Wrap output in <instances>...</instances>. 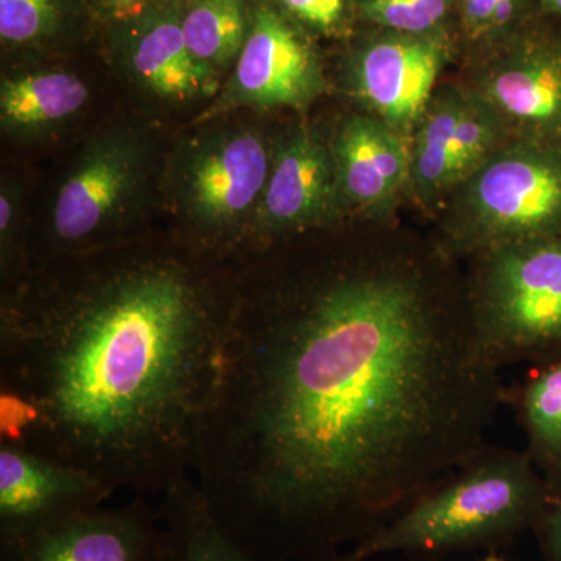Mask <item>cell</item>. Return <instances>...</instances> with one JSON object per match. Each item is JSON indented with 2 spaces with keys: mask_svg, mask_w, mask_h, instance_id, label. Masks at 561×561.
Instances as JSON below:
<instances>
[{
  "mask_svg": "<svg viewBox=\"0 0 561 561\" xmlns=\"http://www.w3.org/2000/svg\"><path fill=\"white\" fill-rule=\"evenodd\" d=\"M437 265L339 262L236 295L191 478L262 561H337L490 445L507 400Z\"/></svg>",
  "mask_w": 561,
  "mask_h": 561,
  "instance_id": "6da1fadb",
  "label": "cell"
},
{
  "mask_svg": "<svg viewBox=\"0 0 561 561\" xmlns=\"http://www.w3.org/2000/svg\"><path fill=\"white\" fill-rule=\"evenodd\" d=\"M197 262L139 254L20 284L0 327V391L27 402L24 448L114 491L190 478L236 295Z\"/></svg>",
  "mask_w": 561,
  "mask_h": 561,
  "instance_id": "7a4b0ae2",
  "label": "cell"
},
{
  "mask_svg": "<svg viewBox=\"0 0 561 561\" xmlns=\"http://www.w3.org/2000/svg\"><path fill=\"white\" fill-rule=\"evenodd\" d=\"M549 500L551 490L526 451L489 445L337 561L494 551L534 530Z\"/></svg>",
  "mask_w": 561,
  "mask_h": 561,
  "instance_id": "3957f363",
  "label": "cell"
},
{
  "mask_svg": "<svg viewBox=\"0 0 561 561\" xmlns=\"http://www.w3.org/2000/svg\"><path fill=\"white\" fill-rule=\"evenodd\" d=\"M453 197L440 249L448 256L561 234V146L516 136Z\"/></svg>",
  "mask_w": 561,
  "mask_h": 561,
  "instance_id": "277c9868",
  "label": "cell"
},
{
  "mask_svg": "<svg viewBox=\"0 0 561 561\" xmlns=\"http://www.w3.org/2000/svg\"><path fill=\"white\" fill-rule=\"evenodd\" d=\"M467 287L479 341L497 368L561 351V234L476 254Z\"/></svg>",
  "mask_w": 561,
  "mask_h": 561,
  "instance_id": "5b68a950",
  "label": "cell"
},
{
  "mask_svg": "<svg viewBox=\"0 0 561 561\" xmlns=\"http://www.w3.org/2000/svg\"><path fill=\"white\" fill-rule=\"evenodd\" d=\"M273 146L251 128L195 139L176 161L173 195L203 243L234 241L251 228L272 168Z\"/></svg>",
  "mask_w": 561,
  "mask_h": 561,
  "instance_id": "8992f818",
  "label": "cell"
},
{
  "mask_svg": "<svg viewBox=\"0 0 561 561\" xmlns=\"http://www.w3.org/2000/svg\"><path fill=\"white\" fill-rule=\"evenodd\" d=\"M507 131L472 88L435 91L412 135L409 190L423 205H437L507 142Z\"/></svg>",
  "mask_w": 561,
  "mask_h": 561,
  "instance_id": "52a82bcc",
  "label": "cell"
},
{
  "mask_svg": "<svg viewBox=\"0 0 561 561\" xmlns=\"http://www.w3.org/2000/svg\"><path fill=\"white\" fill-rule=\"evenodd\" d=\"M327 87L309 41L278 10L262 5L251 16L249 36L234 72L208 117L239 106L306 108Z\"/></svg>",
  "mask_w": 561,
  "mask_h": 561,
  "instance_id": "ba28073f",
  "label": "cell"
},
{
  "mask_svg": "<svg viewBox=\"0 0 561 561\" xmlns=\"http://www.w3.org/2000/svg\"><path fill=\"white\" fill-rule=\"evenodd\" d=\"M343 206L331 140L302 125L273 144L272 168L250 232L262 242L330 227Z\"/></svg>",
  "mask_w": 561,
  "mask_h": 561,
  "instance_id": "9c48e42d",
  "label": "cell"
},
{
  "mask_svg": "<svg viewBox=\"0 0 561 561\" xmlns=\"http://www.w3.org/2000/svg\"><path fill=\"white\" fill-rule=\"evenodd\" d=\"M448 49L437 32L389 31L354 55L348 70L351 94L368 114L412 138L434 98Z\"/></svg>",
  "mask_w": 561,
  "mask_h": 561,
  "instance_id": "30bf717a",
  "label": "cell"
},
{
  "mask_svg": "<svg viewBox=\"0 0 561 561\" xmlns=\"http://www.w3.org/2000/svg\"><path fill=\"white\" fill-rule=\"evenodd\" d=\"M162 526L142 494L105 505L22 537L0 540V561H162Z\"/></svg>",
  "mask_w": 561,
  "mask_h": 561,
  "instance_id": "8fae6325",
  "label": "cell"
},
{
  "mask_svg": "<svg viewBox=\"0 0 561 561\" xmlns=\"http://www.w3.org/2000/svg\"><path fill=\"white\" fill-rule=\"evenodd\" d=\"M146 154L135 136L95 139L62 181L51 209V238L60 245L92 241L119 219L144 179Z\"/></svg>",
  "mask_w": 561,
  "mask_h": 561,
  "instance_id": "7c38bea8",
  "label": "cell"
},
{
  "mask_svg": "<svg viewBox=\"0 0 561 561\" xmlns=\"http://www.w3.org/2000/svg\"><path fill=\"white\" fill-rule=\"evenodd\" d=\"M114 493L91 472L0 443V540L102 507Z\"/></svg>",
  "mask_w": 561,
  "mask_h": 561,
  "instance_id": "4fadbf2b",
  "label": "cell"
},
{
  "mask_svg": "<svg viewBox=\"0 0 561 561\" xmlns=\"http://www.w3.org/2000/svg\"><path fill=\"white\" fill-rule=\"evenodd\" d=\"M331 151L345 210L386 219L411 181V136L371 114H353L332 136Z\"/></svg>",
  "mask_w": 561,
  "mask_h": 561,
  "instance_id": "5bb4252c",
  "label": "cell"
},
{
  "mask_svg": "<svg viewBox=\"0 0 561 561\" xmlns=\"http://www.w3.org/2000/svg\"><path fill=\"white\" fill-rule=\"evenodd\" d=\"M472 90L519 138L561 146V47L523 44L490 66Z\"/></svg>",
  "mask_w": 561,
  "mask_h": 561,
  "instance_id": "9a60e30c",
  "label": "cell"
},
{
  "mask_svg": "<svg viewBox=\"0 0 561 561\" xmlns=\"http://www.w3.org/2000/svg\"><path fill=\"white\" fill-rule=\"evenodd\" d=\"M127 61L136 83L164 101H192L217 87L187 47L175 13L153 14L139 22L128 41Z\"/></svg>",
  "mask_w": 561,
  "mask_h": 561,
  "instance_id": "2e32d148",
  "label": "cell"
},
{
  "mask_svg": "<svg viewBox=\"0 0 561 561\" xmlns=\"http://www.w3.org/2000/svg\"><path fill=\"white\" fill-rule=\"evenodd\" d=\"M505 401L513 405L526 434L527 456L552 496L561 489V351L531 364Z\"/></svg>",
  "mask_w": 561,
  "mask_h": 561,
  "instance_id": "e0dca14e",
  "label": "cell"
},
{
  "mask_svg": "<svg viewBox=\"0 0 561 561\" xmlns=\"http://www.w3.org/2000/svg\"><path fill=\"white\" fill-rule=\"evenodd\" d=\"M88 99L87 83L65 70L3 77L0 122L3 130L13 135H38L72 119Z\"/></svg>",
  "mask_w": 561,
  "mask_h": 561,
  "instance_id": "ac0fdd59",
  "label": "cell"
},
{
  "mask_svg": "<svg viewBox=\"0 0 561 561\" xmlns=\"http://www.w3.org/2000/svg\"><path fill=\"white\" fill-rule=\"evenodd\" d=\"M160 496L162 561H262L225 534L191 476Z\"/></svg>",
  "mask_w": 561,
  "mask_h": 561,
  "instance_id": "d6986e66",
  "label": "cell"
},
{
  "mask_svg": "<svg viewBox=\"0 0 561 561\" xmlns=\"http://www.w3.org/2000/svg\"><path fill=\"white\" fill-rule=\"evenodd\" d=\"M250 24L247 0H194L181 20L187 47L214 80L238 62Z\"/></svg>",
  "mask_w": 561,
  "mask_h": 561,
  "instance_id": "ffe728a7",
  "label": "cell"
},
{
  "mask_svg": "<svg viewBox=\"0 0 561 561\" xmlns=\"http://www.w3.org/2000/svg\"><path fill=\"white\" fill-rule=\"evenodd\" d=\"M451 0H364L362 13L390 32L430 35L448 16Z\"/></svg>",
  "mask_w": 561,
  "mask_h": 561,
  "instance_id": "44dd1931",
  "label": "cell"
},
{
  "mask_svg": "<svg viewBox=\"0 0 561 561\" xmlns=\"http://www.w3.org/2000/svg\"><path fill=\"white\" fill-rule=\"evenodd\" d=\"M58 22V0H0V36L5 43H35L51 35Z\"/></svg>",
  "mask_w": 561,
  "mask_h": 561,
  "instance_id": "7402d4cb",
  "label": "cell"
},
{
  "mask_svg": "<svg viewBox=\"0 0 561 561\" xmlns=\"http://www.w3.org/2000/svg\"><path fill=\"white\" fill-rule=\"evenodd\" d=\"M522 0H460L463 27L471 39L496 38L507 32Z\"/></svg>",
  "mask_w": 561,
  "mask_h": 561,
  "instance_id": "603a6c76",
  "label": "cell"
},
{
  "mask_svg": "<svg viewBox=\"0 0 561 561\" xmlns=\"http://www.w3.org/2000/svg\"><path fill=\"white\" fill-rule=\"evenodd\" d=\"M280 2L291 16L320 31L334 28L341 22L345 11V0H280Z\"/></svg>",
  "mask_w": 561,
  "mask_h": 561,
  "instance_id": "cb8c5ba5",
  "label": "cell"
},
{
  "mask_svg": "<svg viewBox=\"0 0 561 561\" xmlns=\"http://www.w3.org/2000/svg\"><path fill=\"white\" fill-rule=\"evenodd\" d=\"M531 531L540 546L542 561H561V489L552 494L540 522Z\"/></svg>",
  "mask_w": 561,
  "mask_h": 561,
  "instance_id": "d4e9b609",
  "label": "cell"
},
{
  "mask_svg": "<svg viewBox=\"0 0 561 561\" xmlns=\"http://www.w3.org/2000/svg\"><path fill=\"white\" fill-rule=\"evenodd\" d=\"M106 10L119 20H133L142 16L144 11L160 0H102Z\"/></svg>",
  "mask_w": 561,
  "mask_h": 561,
  "instance_id": "484cf974",
  "label": "cell"
},
{
  "mask_svg": "<svg viewBox=\"0 0 561 561\" xmlns=\"http://www.w3.org/2000/svg\"><path fill=\"white\" fill-rule=\"evenodd\" d=\"M548 9H551L553 13L561 14V0H542Z\"/></svg>",
  "mask_w": 561,
  "mask_h": 561,
  "instance_id": "4316f807",
  "label": "cell"
},
{
  "mask_svg": "<svg viewBox=\"0 0 561 561\" xmlns=\"http://www.w3.org/2000/svg\"><path fill=\"white\" fill-rule=\"evenodd\" d=\"M482 561H505L504 557L500 556L496 551H490L486 553L485 557H483Z\"/></svg>",
  "mask_w": 561,
  "mask_h": 561,
  "instance_id": "83f0119b",
  "label": "cell"
}]
</instances>
